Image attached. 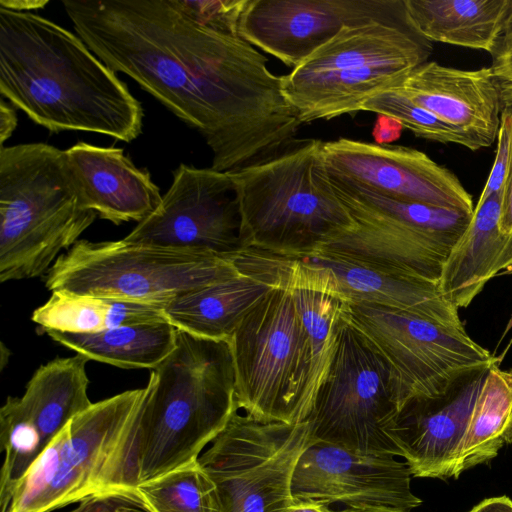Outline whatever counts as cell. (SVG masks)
Instances as JSON below:
<instances>
[{"label":"cell","instance_id":"6da1fadb","mask_svg":"<svg viewBox=\"0 0 512 512\" xmlns=\"http://www.w3.org/2000/svg\"><path fill=\"white\" fill-rule=\"evenodd\" d=\"M77 35L195 129L211 168L237 171L287 149L303 125L281 76L240 36L207 29L171 0H63Z\"/></svg>","mask_w":512,"mask_h":512},{"label":"cell","instance_id":"7a4b0ae2","mask_svg":"<svg viewBox=\"0 0 512 512\" xmlns=\"http://www.w3.org/2000/svg\"><path fill=\"white\" fill-rule=\"evenodd\" d=\"M0 93L51 132L86 131L130 142L140 102L81 40L32 12L0 7Z\"/></svg>","mask_w":512,"mask_h":512},{"label":"cell","instance_id":"3957f363","mask_svg":"<svg viewBox=\"0 0 512 512\" xmlns=\"http://www.w3.org/2000/svg\"><path fill=\"white\" fill-rule=\"evenodd\" d=\"M146 388L128 461L134 493L137 485L197 461L238 412L229 341L178 329L174 350L151 369Z\"/></svg>","mask_w":512,"mask_h":512},{"label":"cell","instance_id":"277c9868","mask_svg":"<svg viewBox=\"0 0 512 512\" xmlns=\"http://www.w3.org/2000/svg\"><path fill=\"white\" fill-rule=\"evenodd\" d=\"M65 151L45 143L0 149V281L47 273L95 221Z\"/></svg>","mask_w":512,"mask_h":512},{"label":"cell","instance_id":"5b68a950","mask_svg":"<svg viewBox=\"0 0 512 512\" xmlns=\"http://www.w3.org/2000/svg\"><path fill=\"white\" fill-rule=\"evenodd\" d=\"M323 143L297 139L266 161L230 172L247 248L304 255L354 225L329 178Z\"/></svg>","mask_w":512,"mask_h":512},{"label":"cell","instance_id":"8992f818","mask_svg":"<svg viewBox=\"0 0 512 512\" xmlns=\"http://www.w3.org/2000/svg\"><path fill=\"white\" fill-rule=\"evenodd\" d=\"M146 392V387L124 391L92 403L71 419L0 512H51L106 494L139 504L128 483V460Z\"/></svg>","mask_w":512,"mask_h":512},{"label":"cell","instance_id":"52a82bcc","mask_svg":"<svg viewBox=\"0 0 512 512\" xmlns=\"http://www.w3.org/2000/svg\"><path fill=\"white\" fill-rule=\"evenodd\" d=\"M432 52L433 43L410 17L347 26L281 76L283 91L302 124L353 115L368 98L427 62Z\"/></svg>","mask_w":512,"mask_h":512},{"label":"cell","instance_id":"ba28073f","mask_svg":"<svg viewBox=\"0 0 512 512\" xmlns=\"http://www.w3.org/2000/svg\"><path fill=\"white\" fill-rule=\"evenodd\" d=\"M233 260L121 239L77 241L46 274L47 289L163 307L184 294L239 275Z\"/></svg>","mask_w":512,"mask_h":512},{"label":"cell","instance_id":"9c48e42d","mask_svg":"<svg viewBox=\"0 0 512 512\" xmlns=\"http://www.w3.org/2000/svg\"><path fill=\"white\" fill-rule=\"evenodd\" d=\"M239 409L257 420L305 422L314 402L312 348L287 287H273L229 340Z\"/></svg>","mask_w":512,"mask_h":512},{"label":"cell","instance_id":"30bf717a","mask_svg":"<svg viewBox=\"0 0 512 512\" xmlns=\"http://www.w3.org/2000/svg\"><path fill=\"white\" fill-rule=\"evenodd\" d=\"M399 412L390 365L343 314L333 358L306 422L310 440L399 456L387 429Z\"/></svg>","mask_w":512,"mask_h":512},{"label":"cell","instance_id":"8fae6325","mask_svg":"<svg viewBox=\"0 0 512 512\" xmlns=\"http://www.w3.org/2000/svg\"><path fill=\"white\" fill-rule=\"evenodd\" d=\"M345 317L390 365L399 410L414 399H437L471 375L498 365L463 326L368 303L344 304Z\"/></svg>","mask_w":512,"mask_h":512},{"label":"cell","instance_id":"7c38bea8","mask_svg":"<svg viewBox=\"0 0 512 512\" xmlns=\"http://www.w3.org/2000/svg\"><path fill=\"white\" fill-rule=\"evenodd\" d=\"M333 187L354 225L330 237L316 251L439 285L444 263L472 214L400 201L390 203L382 213Z\"/></svg>","mask_w":512,"mask_h":512},{"label":"cell","instance_id":"4fadbf2b","mask_svg":"<svg viewBox=\"0 0 512 512\" xmlns=\"http://www.w3.org/2000/svg\"><path fill=\"white\" fill-rule=\"evenodd\" d=\"M309 441L306 421H261L236 412L198 458L219 512H284L294 502L292 476Z\"/></svg>","mask_w":512,"mask_h":512},{"label":"cell","instance_id":"5bb4252c","mask_svg":"<svg viewBox=\"0 0 512 512\" xmlns=\"http://www.w3.org/2000/svg\"><path fill=\"white\" fill-rule=\"evenodd\" d=\"M248 267L272 287L308 288L346 303L376 304L463 326L458 309L444 298L438 284L392 275L324 251L287 256L253 250Z\"/></svg>","mask_w":512,"mask_h":512},{"label":"cell","instance_id":"9a60e30c","mask_svg":"<svg viewBox=\"0 0 512 512\" xmlns=\"http://www.w3.org/2000/svg\"><path fill=\"white\" fill-rule=\"evenodd\" d=\"M124 239L233 260L247 245L231 173L180 164L158 208Z\"/></svg>","mask_w":512,"mask_h":512},{"label":"cell","instance_id":"2e32d148","mask_svg":"<svg viewBox=\"0 0 512 512\" xmlns=\"http://www.w3.org/2000/svg\"><path fill=\"white\" fill-rule=\"evenodd\" d=\"M89 359L76 354L40 366L21 397L9 396L0 409V506L65 425L87 409Z\"/></svg>","mask_w":512,"mask_h":512},{"label":"cell","instance_id":"e0dca14e","mask_svg":"<svg viewBox=\"0 0 512 512\" xmlns=\"http://www.w3.org/2000/svg\"><path fill=\"white\" fill-rule=\"evenodd\" d=\"M408 18L405 0H249L238 34L294 69L344 27Z\"/></svg>","mask_w":512,"mask_h":512},{"label":"cell","instance_id":"ac0fdd59","mask_svg":"<svg viewBox=\"0 0 512 512\" xmlns=\"http://www.w3.org/2000/svg\"><path fill=\"white\" fill-rule=\"evenodd\" d=\"M330 177L383 196L472 214V196L458 177L410 147L339 138L323 143Z\"/></svg>","mask_w":512,"mask_h":512},{"label":"cell","instance_id":"d6986e66","mask_svg":"<svg viewBox=\"0 0 512 512\" xmlns=\"http://www.w3.org/2000/svg\"><path fill=\"white\" fill-rule=\"evenodd\" d=\"M406 462L392 455L359 453L310 440L296 463L291 495L294 501H317L347 507H383L410 512L421 505L410 487Z\"/></svg>","mask_w":512,"mask_h":512},{"label":"cell","instance_id":"ffe728a7","mask_svg":"<svg viewBox=\"0 0 512 512\" xmlns=\"http://www.w3.org/2000/svg\"><path fill=\"white\" fill-rule=\"evenodd\" d=\"M487 371L471 375L443 397L414 399L399 410L387 435L411 475L454 477L470 413Z\"/></svg>","mask_w":512,"mask_h":512},{"label":"cell","instance_id":"44dd1931","mask_svg":"<svg viewBox=\"0 0 512 512\" xmlns=\"http://www.w3.org/2000/svg\"><path fill=\"white\" fill-rule=\"evenodd\" d=\"M392 88L459 132L472 151L497 138L503 107L491 67L462 70L427 61Z\"/></svg>","mask_w":512,"mask_h":512},{"label":"cell","instance_id":"7402d4cb","mask_svg":"<svg viewBox=\"0 0 512 512\" xmlns=\"http://www.w3.org/2000/svg\"><path fill=\"white\" fill-rule=\"evenodd\" d=\"M64 151L84 206L100 218L139 223L160 205L162 195L149 172L123 149L80 141Z\"/></svg>","mask_w":512,"mask_h":512},{"label":"cell","instance_id":"603a6c76","mask_svg":"<svg viewBox=\"0 0 512 512\" xmlns=\"http://www.w3.org/2000/svg\"><path fill=\"white\" fill-rule=\"evenodd\" d=\"M501 192L477 202L468 227L444 263L439 288L457 309L468 307L490 279L512 267V233L499 228Z\"/></svg>","mask_w":512,"mask_h":512},{"label":"cell","instance_id":"cb8c5ba5","mask_svg":"<svg viewBox=\"0 0 512 512\" xmlns=\"http://www.w3.org/2000/svg\"><path fill=\"white\" fill-rule=\"evenodd\" d=\"M273 289L239 274L184 294L163 305L166 320L192 335L229 341L241 321Z\"/></svg>","mask_w":512,"mask_h":512},{"label":"cell","instance_id":"d4e9b609","mask_svg":"<svg viewBox=\"0 0 512 512\" xmlns=\"http://www.w3.org/2000/svg\"><path fill=\"white\" fill-rule=\"evenodd\" d=\"M416 29L431 42L492 54L503 29L510 0H405Z\"/></svg>","mask_w":512,"mask_h":512},{"label":"cell","instance_id":"484cf974","mask_svg":"<svg viewBox=\"0 0 512 512\" xmlns=\"http://www.w3.org/2000/svg\"><path fill=\"white\" fill-rule=\"evenodd\" d=\"M89 360L119 368L154 369L174 350L178 329L168 321L136 323L94 333L44 331Z\"/></svg>","mask_w":512,"mask_h":512},{"label":"cell","instance_id":"4316f807","mask_svg":"<svg viewBox=\"0 0 512 512\" xmlns=\"http://www.w3.org/2000/svg\"><path fill=\"white\" fill-rule=\"evenodd\" d=\"M512 443V369L492 366L476 396L461 443L454 477L497 456Z\"/></svg>","mask_w":512,"mask_h":512},{"label":"cell","instance_id":"83f0119b","mask_svg":"<svg viewBox=\"0 0 512 512\" xmlns=\"http://www.w3.org/2000/svg\"><path fill=\"white\" fill-rule=\"evenodd\" d=\"M40 331L94 333L136 323L167 321L162 307L53 292L32 314Z\"/></svg>","mask_w":512,"mask_h":512},{"label":"cell","instance_id":"f1b7e54d","mask_svg":"<svg viewBox=\"0 0 512 512\" xmlns=\"http://www.w3.org/2000/svg\"><path fill=\"white\" fill-rule=\"evenodd\" d=\"M147 512H219L213 482L198 460L136 486Z\"/></svg>","mask_w":512,"mask_h":512},{"label":"cell","instance_id":"f546056e","mask_svg":"<svg viewBox=\"0 0 512 512\" xmlns=\"http://www.w3.org/2000/svg\"><path fill=\"white\" fill-rule=\"evenodd\" d=\"M312 348L311 387L314 399L325 380L335 349L338 322L345 302L325 292L289 288Z\"/></svg>","mask_w":512,"mask_h":512},{"label":"cell","instance_id":"4dcf8cb0","mask_svg":"<svg viewBox=\"0 0 512 512\" xmlns=\"http://www.w3.org/2000/svg\"><path fill=\"white\" fill-rule=\"evenodd\" d=\"M361 111L393 117L417 137L440 143H455L471 150L470 143L456 130L395 88L368 98Z\"/></svg>","mask_w":512,"mask_h":512},{"label":"cell","instance_id":"1f68e13d","mask_svg":"<svg viewBox=\"0 0 512 512\" xmlns=\"http://www.w3.org/2000/svg\"><path fill=\"white\" fill-rule=\"evenodd\" d=\"M185 16L220 34L239 36L238 27L249 0H171Z\"/></svg>","mask_w":512,"mask_h":512},{"label":"cell","instance_id":"d6a6232c","mask_svg":"<svg viewBox=\"0 0 512 512\" xmlns=\"http://www.w3.org/2000/svg\"><path fill=\"white\" fill-rule=\"evenodd\" d=\"M511 129L512 110L511 108H503L497 134V149L494 163L478 202H483L492 194L499 193L503 189L509 161Z\"/></svg>","mask_w":512,"mask_h":512},{"label":"cell","instance_id":"836d02e7","mask_svg":"<svg viewBox=\"0 0 512 512\" xmlns=\"http://www.w3.org/2000/svg\"><path fill=\"white\" fill-rule=\"evenodd\" d=\"M69 512H143V508L129 498L106 494L86 498Z\"/></svg>","mask_w":512,"mask_h":512},{"label":"cell","instance_id":"e575fe53","mask_svg":"<svg viewBox=\"0 0 512 512\" xmlns=\"http://www.w3.org/2000/svg\"><path fill=\"white\" fill-rule=\"evenodd\" d=\"M505 108H511L512 110V107ZM499 228L504 233H512V129L507 174L501 192Z\"/></svg>","mask_w":512,"mask_h":512},{"label":"cell","instance_id":"d590c367","mask_svg":"<svg viewBox=\"0 0 512 512\" xmlns=\"http://www.w3.org/2000/svg\"><path fill=\"white\" fill-rule=\"evenodd\" d=\"M403 129V125L393 117L377 114L372 136L376 144L389 145L400 138Z\"/></svg>","mask_w":512,"mask_h":512},{"label":"cell","instance_id":"8d00e7d4","mask_svg":"<svg viewBox=\"0 0 512 512\" xmlns=\"http://www.w3.org/2000/svg\"><path fill=\"white\" fill-rule=\"evenodd\" d=\"M17 114L12 107L2 99L0 101V144L4 146V142L11 137L17 127Z\"/></svg>","mask_w":512,"mask_h":512},{"label":"cell","instance_id":"74e56055","mask_svg":"<svg viewBox=\"0 0 512 512\" xmlns=\"http://www.w3.org/2000/svg\"><path fill=\"white\" fill-rule=\"evenodd\" d=\"M490 67L499 83H512V51L492 58Z\"/></svg>","mask_w":512,"mask_h":512},{"label":"cell","instance_id":"f35d334b","mask_svg":"<svg viewBox=\"0 0 512 512\" xmlns=\"http://www.w3.org/2000/svg\"><path fill=\"white\" fill-rule=\"evenodd\" d=\"M512 51V0H510V8L497 40L495 48L491 54L492 58L506 54Z\"/></svg>","mask_w":512,"mask_h":512},{"label":"cell","instance_id":"ab89813d","mask_svg":"<svg viewBox=\"0 0 512 512\" xmlns=\"http://www.w3.org/2000/svg\"><path fill=\"white\" fill-rule=\"evenodd\" d=\"M468 512H512V500L507 496L487 498Z\"/></svg>","mask_w":512,"mask_h":512},{"label":"cell","instance_id":"60d3db41","mask_svg":"<svg viewBox=\"0 0 512 512\" xmlns=\"http://www.w3.org/2000/svg\"><path fill=\"white\" fill-rule=\"evenodd\" d=\"M48 3L47 0H0V7L17 12H29L42 9Z\"/></svg>","mask_w":512,"mask_h":512},{"label":"cell","instance_id":"b9f144b4","mask_svg":"<svg viewBox=\"0 0 512 512\" xmlns=\"http://www.w3.org/2000/svg\"><path fill=\"white\" fill-rule=\"evenodd\" d=\"M284 512H332L329 505L317 501H294Z\"/></svg>","mask_w":512,"mask_h":512},{"label":"cell","instance_id":"7bdbcfd3","mask_svg":"<svg viewBox=\"0 0 512 512\" xmlns=\"http://www.w3.org/2000/svg\"><path fill=\"white\" fill-rule=\"evenodd\" d=\"M332 512H407L383 507H347L341 510H332Z\"/></svg>","mask_w":512,"mask_h":512},{"label":"cell","instance_id":"ee69618b","mask_svg":"<svg viewBox=\"0 0 512 512\" xmlns=\"http://www.w3.org/2000/svg\"><path fill=\"white\" fill-rule=\"evenodd\" d=\"M499 85L501 90L502 107H512V83H499Z\"/></svg>","mask_w":512,"mask_h":512},{"label":"cell","instance_id":"f6af8a7d","mask_svg":"<svg viewBox=\"0 0 512 512\" xmlns=\"http://www.w3.org/2000/svg\"><path fill=\"white\" fill-rule=\"evenodd\" d=\"M510 274H512V267L506 269L505 271L500 272L498 275H510ZM511 328H512V314H511V316L507 322V325L504 329L501 340L511 330Z\"/></svg>","mask_w":512,"mask_h":512}]
</instances>
